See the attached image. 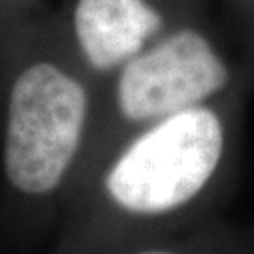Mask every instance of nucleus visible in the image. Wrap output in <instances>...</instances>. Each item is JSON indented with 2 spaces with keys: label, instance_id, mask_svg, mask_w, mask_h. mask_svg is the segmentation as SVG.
<instances>
[{
  "label": "nucleus",
  "instance_id": "obj_5",
  "mask_svg": "<svg viewBox=\"0 0 254 254\" xmlns=\"http://www.w3.org/2000/svg\"><path fill=\"white\" fill-rule=\"evenodd\" d=\"M134 254H183V253H172V251H162V249H147V251H137Z\"/></svg>",
  "mask_w": 254,
  "mask_h": 254
},
{
  "label": "nucleus",
  "instance_id": "obj_4",
  "mask_svg": "<svg viewBox=\"0 0 254 254\" xmlns=\"http://www.w3.org/2000/svg\"><path fill=\"white\" fill-rule=\"evenodd\" d=\"M162 17L147 0H77L73 32L94 72L121 70L145 49Z\"/></svg>",
  "mask_w": 254,
  "mask_h": 254
},
{
  "label": "nucleus",
  "instance_id": "obj_3",
  "mask_svg": "<svg viewBox=\"0 0 254 254\" xmlns=\"http://www.w3.org/2000/svg\"><path fill=\"white\" fill-rule=\"evenodd\" d=\"M228 83L226 64L198 30L183 28L119 70L117 109L128 123H156L201 106Z\"/></svg>",
  "mask_w": 254,
  "mask_h": 254
},
{
  "label": "nucleus",
  "instance_id": "obj_1",
  "mask_svg": "<svg viewBox=\"0 0 254 254\" xmlns=\"http://www.w3.org/2000/svg\"><path fill=\"white\" fill-rule=\"evenodd\" d=\"M91 96L72 72L49 61L25 66L8 91L2 168L27 198H46L70 175L89 128Z\"/></svg>",
  "mask_w": 254,
  "mask_h": 254
},
{
  "label": "nucleus",
  "instance_id": "obj_2",
  "mask_svg": "<svg viewBox=\"0 0 254 254\" xmlns=\"http://www.w3.org/2000/svg\"><path fill=\"white\" fill-rule=\"evenodd\" d=\"M224 128L205 106L156 121L132 139L104 175V194L130 215H164L194 200L217 172Z\"/></svg>",
  "mask_w": 254,
  "mask_h": 254
}]
</instances>
